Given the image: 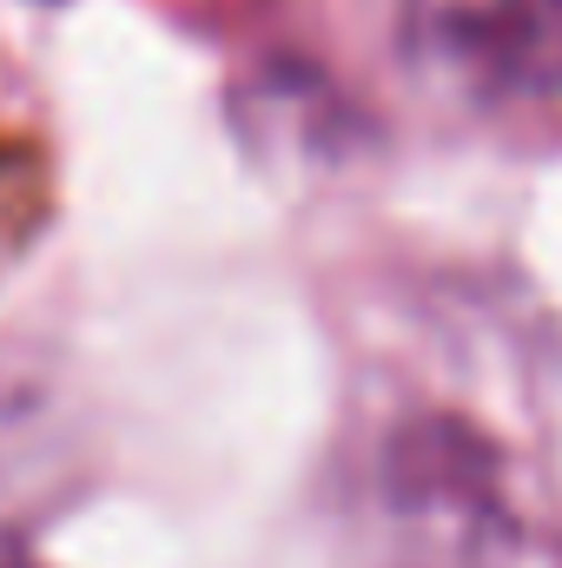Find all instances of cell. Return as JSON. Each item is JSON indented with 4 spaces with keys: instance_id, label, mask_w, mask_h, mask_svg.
<instances>
[{
    "instance_id": "obj_1",
    "label": "cell",
    "mask_w": 562,
    "mask_h": 568,
    "mask_svg": "<svg viewBox=\"0 0 562 568\" xmlns=\"http://www.w3.org/2000/svg\"><path fill=\"white\" fill-rule=\"evenodd\" d=\"M404 53L470 106L562 100V0H404Z\"/></svg>"
}]
</instances>
